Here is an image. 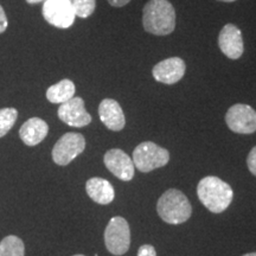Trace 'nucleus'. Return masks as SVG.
<instances>
[{
  "mask_svg": "<svg viewBox=\"0 0 256 256\" xmlns=\"http://www.w3.org/2000/svg\"><path fill=\"white\" fill-rule=\"evenodd\" d=\"M42 14L48 23L57 28H69L76 18L72 0H46Z\"/></svg>",
  "mask_w": 256,
  "mask_h": 256,
  "instance_id": "nucleus-8",
  "label": "nucleus"
},
{
  "mask_svg": "<svg viewBox=\"0 0 256 256\" xmlns=\"http://www.w3.org/2000/svg\"><path fill=\"white\" fill-rule=\"evenodd\" d=\"M104 162L115 177L130 182L134 177V164L130 156L120 148H112L104 153Z\"/></svg>",
  "mask_w": 256,
  "mask_h": 256,
  "instance_id": "nucleus-10",
  "label": "nucleus"
},
{
  "mask_svg": "<svg viewBox=\"0 0 256 256\" xmlns=\"http://www.w3.org/2000/svg\"><path fill=\"white\" fill-rule=\"evenodd\" d=\"M84 148L86 139L81 133H66L54 146L52 159L57 165L66 166L78 158Z\"/></svg>",
  "mask_w": 256,
  "mask_h": 256,
  "instance_id": "nucleus-6",
  "label": "nucleus"
},
{
  "mask_svg": "<svg viewBox=\"0 0 256 256\" xmlns=\"http://www.w3.org/2000/svg\"><path fill=\"white\" fill-rule=\"evenodd\" d=\"M156 212L168 224L185 223L191 217L192 206L188 197L177 188H170L159 198Z\"/></svg>",
  "mask_w": 256,
  "mask_h": 256,
  "instance_id": "nucleus-3",
  "label": "nucleus"
},
{
  "mask_svg": "<svg viewBox=\"0 0 256 256\" xmlns=\"http://www.w3.org/2000/svg\"><path fill=\"white\" fill-rule=\"evenodd\" d=\"M57 114L60 121L72 127H86L92 122V115L86 110L82 98L74 96L69 101L64 102L60 106Z\"/></svg>",
  "mask_w": 256,
  "mask_h": 256,
  "instance_id": "nucleus-9",
  "label": "nucleus"
},
{
  "mask_svg": "<svg viewBox=\"0 0 256 256\" xmlns=\"http://www.w3.org/2000/svg\"><path fill=\"white\" fill-rule=\"evenodd\" d=\"M218 2H234L236 0H218Z\"/></svg>",
  "mask_w": 256,
  "mask_h": 256,
  "instance_id": "nucleus-26",
  "label": "nucleus"
},
{
  "mask_svg": "<svg viewBox=\"0 0 256 256\" xmlns=\"http://www.w3.org/2000/svg\"><path fill=\"white\" fill-rule=\"evenodd\" d=\"M76 92L75 83L72 80L64 78L48 88L46 98L51 104H64L74 98Z\"/></svg>",
  "mask_w": 256,
  "mask_h": 256,
  "instance_id": "nucleus-16",
  "label": "nucleus"
},
{
  "mask_svg": "<svg viewBox=\"0 0 256 256\" xmlns=\"http://www.w3.org/2000/svg\"><path fill=\"white\" fill-rule=\"evenodd\" d=\"M24 243L17 236H6L0 242V256H24Z\"/></svg>",
  "mask_w": 256,
  "mask_h": 256,
  "instance_id": "nucleus-17",
  "label": "nucleus"
},
{
  "mask_svg": "<svg viewBox=\"0 0 256 256\" xmlns=\"http://www.w3.org/2000/svg\"><path fill=\"white\" fill-rule=\"evenodd\" d=\"M132 160L134 168H136L140 172L147 174L168 165L170 152L153 142H144L134 148Z\"/></svg>",
  "mask_w": 256,
  "mask_h": 256,
  "instance_id": "nucleus-4",
  "label": "nucleus"
},
{
  "mask_svg": "<svg viewBox=\"0 0 256 256\" xmlns=\"http://www.w3.org/2000/svg\"><path fill=\"white\" fill-rule=\"evenodd\" d=\"M132 0H108L110 5L113 6V8H124V6H126Z\"/></svg>",
  "mask_w": 256,
  "mask_h": 256,
  "instance_id": "nucleus-23",
  "label": "nucleus"
},
{
  "mask_svg": "<svg viewBox=\"0 0 256 256\" xmlns=\"http://www.w3.org/2000/svg\"><path fill=\"white\" fill-rule=\"evenodd\" d=\"M74 256H84V255H74Z\"/></svg>",
  "mask_w": 256,
  "mask_h": 256,
  "instance_id": "nucleus-27",
  "label": "nucleus"
},
{
  "mask_svg": "<svg viewBox=\"0 0 256 256\" xmlns=\"http://www.w3.org/2000/svg\"><path fill=\"white\" fill-rule=\"evenodd\" d=\"M197 196L208 210L220 214L232 204L234 192L232 186L220 178L208 176L198 183Z\"/></svg>",
  "mask_w": 256,
  "mask_h": 256,
  "instance_id": "nucleus-2",
  "label": "nucleus"
},
{
  "mask_svg": "<svg viewBox=\"0 0 256 256\" xmlns=\"http://www.w3.org/2000/svg\"><path fill=\"white\" fill-rule=\"evenodd\" d=\"M98 116L102 124L113 132L124 130L126 124L124 110L120 104L113 98H104L98 106Z\"/></svg>",
  "mask_w": 256,
  "mask_h": 256,
  "instance_id": "nucleus-13",
  "label": "nucleus"
},
{
  "mask_svg": "<svg viewBox=\"0 0 256 256\" xmlns=\"http://www.w3.org/2000/svg\"><path fill=\"white\" fill-rule=\"evenodd\" d=\"M218 46L230 60H238L244 52L242 31L235 24L224 25L218 36Z\"/></svg>",
  "mask_w": 256,
  "mask_h": 256,
  "instance_id": "nucleus-11",
  "label": "nucleus"
},
{
  "mask_svg": "<svg viewBox=\"0 0 256 256\" xmlns=\"http://www.w3.org/2000/svg\"><path fill=\"white\" fill-rule=\"evenodd\" d=\"M186 66L180 57H170L156 63L152 69V75L156 81L164 84H174L185 75Z\"/></svg>",
  "mask_w": 256,
  "mask_h": 256,
  "instance_id": "nucleus-12",
  "label": "nucleus"
},
{
  "mask_svg": "<svg viewBox=\"0 0 256 256\" xmlns=\"http://www.w3.org/2000/svg\"><path fill=\"white\" fill-rule=\"evenodd\" d=\"M88 196L92 198L95 203L101 206H107L112 203L115 198V191L113 185L104 178L94 177L90 178L86 184Z\"/></svg>",
  "mask_w": 256,
  "mask_h": 256,
  "instance_id": "nucleus-15",
  "label": "nucleus"
},
{
  "mask_svg": "<svg viewBox=\"0 0 256 256\" xmlns=\"http://www.w3.org/2000/svg\"><path fill=\"white\" fill-rule=\"evenodd\" d=\"M138 256H156V252L151 244H142L138 250Z\"/></svg>",
  "mask_w": 256,
  "mask_h": 256,
  "instance_id": "nucleus-21",
  "label": "nucleus"
},
{
  "mask_svg": "<svg viewBox=\"0 0 256 256\" xmlns=\"http://www.w3.org/2000/svg\"><path fill=\"white\" fill-rule=\"evenodd\" d=\"M142 26L154 36H168L176 28V10L168 0H150L142 8Z\"/></svg>",
  "mask_w": 256,
  "mask_h": 256,
  "instance_id": "nucleus-1",
  "label": "nucleus"
},
{
  "mask_svg": "<svg viewBox=\"0 0 256 256\" xmlns=\"http://www.w3.org/2000/svg\"><path fill=\"white\" fill-rule=\"evenodd\" d=\"M43 2V0H26L28 4H37V2Z\"/></svg>",
  "mask_w": 256,
  "mask_h": 256,
  "instance_id": "nucleus-24",
  "label": "nucleus"
},
{
  "mask_svg": "<svg viewBox=\"0 0 256 256\" xmlns=\"http://www.w3.org/2000/svg\"><path fill=\"white\" fill-rule=\"evenodd\" d=\"M242 256H256V252H248V254H244Z\"/></svg>",
  "mask_w": 256,
  "mask_h": 256,
  "instance_id": "nucleus-25",
  "label": "nucleus"
},
{
  "mask_svg": "<svg viewBox=\"0 0 256 256\" xmlns=\"http://www.w3.org/2000/svg\"><path fill=\"white\" fill-rule=\"evenodd\" d=\"M104 244L113 255L126 254L130 246V224L124 217L115 216L110 218L104 230Z\"/></svg>",
  "mask_w": 256,
  "mask_h": 256,
  "instance_id": "nucleus-5",
  "label": "nucleus"
},
{
  "mask_svg": "<svg viewBox=\"0 0 256 256\" xmlns=\"http://www.w3.org/2000/svg\"><path fill=\"white\" fill-rule=\"evenodd\" d=\"M226 124L230 130L238 134L256 132V110L249 104H236L226 114Z\"/></svg>",
  "mask_w": 256,
  "mask_h": 256,
  "instance_id": "nucleus-7",
  "label": "nucleus"
},
{
  "mask_svg": "<svg viewBox=\"0 0 256 256\" xmlns=\"http://www.w3.org/2000/svg\"><path fill=\"white\" fill-rule=\"evenodd\" d=\"M8 28V16H6L4 8L0 5V34H4Z\"/></svg>",
  "mask_w": 256,
  "mask_h": 256,
  "instance_id": "nucleus-22",
  "label": "nucleus"
},
{
  "mask_svg": "<svg viewBox=\"0 0 256 256\" xmlns=\"http://www.w3.org/2000/svg\"><path fill=\"white\" fill-rule=\"evenodd\" d=\"M247 166L249 171L254 176H256V146L252 147V151L249 152L247 156Z\"/></svg>",
  "mask_w": 256,
  "mask_h": 256,
  "instance_id": "nucleus-20",
  "label": "nucleus"
},
{
  "mask_svg": "<svg viewBox=\"0 0 256 256\" xmlns=\"http://www.w3.org/2000/svg\"><path fill=\"white\" fill-rule=\"evenodd\" d=\"M75 16L86 19L94 14L96 8V0H72Z\"/></svg>",
  "mask_w": 256,
  "mask_h": 256,
  "instance_id": "nucleus-19",
  "label": "nucleus"
},
{
  "mask_svg": "<svg viewBox=\"0 0 256 256\" xmlns=\"http://www.w3.org/2000/svg\"><path fill=\"white\" fill-rule=\"evenodd\" d=\"M18 119V110L16 108H2L0 110V138L5 136Z\"/></svg>",
  "mask_w": 256,
  "mask_h": 256,
  "instance_id": "nucleus-18",
  "label": "nucleus"
},
{
  "mask_svg": "<svg viewBox=\"0 0 256 256\" xmlns=\"http://www.w3.org/2000/svg\"><path fill=\"white\" fill-rule=\"evenodd\" d=\"M49 133V126L40 118H31L25 121L19 130L22 142L28 146H36L46 139Z\"/></svg>",
  "mask_w": 256,
  "mask_h": 256,
  "instance_id": "nucleus-14",
  "label": "nucleus"
}]
</instances>
